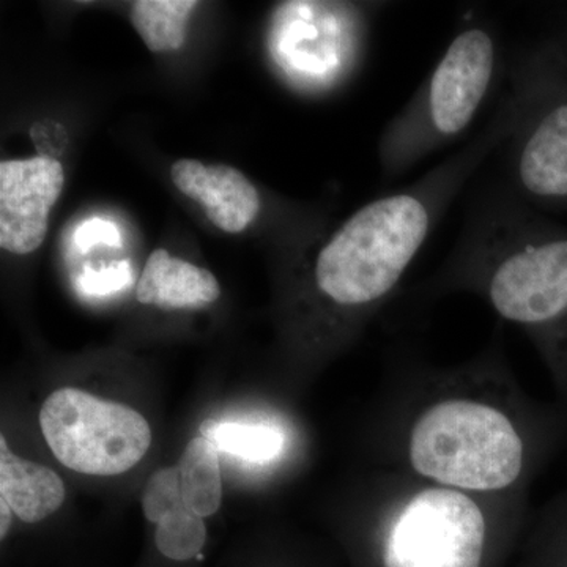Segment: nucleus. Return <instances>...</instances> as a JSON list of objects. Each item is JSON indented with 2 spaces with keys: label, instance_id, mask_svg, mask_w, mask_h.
Instances as JSON below:
<instances>
[{
  "label": "nucleus",
  "instance_id": "nucleus-1",
  "mask_svg": "<svg viewBox=\"0 0 567 567\" xmlns=\"http://www.w3.org/2000/svg\"><path fill=\"white\" fill-rule=\"evenodd\" d=\"M429 289L475 293L499 319L536 333L567 316V233L548 226L499 182L468 208Z\"/></svg>",
  "mask_w": 567,
  "mask_h": 567
},
{
  "label": "nucleus",
  "instance_id": "nucleus-2",
  "mask_svg": "<svg viewBox=\"0 0 567 567\" xmlns=\"http://www.w3.org/2000/svg\"><path fill=\"white\" fill-rule=\"evenodd\" d=\"M487 354L435 377L410 416L404 434L409 468L427 483L473 495L516 486L527 465V442L516 409L495 390L480 386Z\"/></svg>",
  "mask_w": 567,
  "mask_h": 567
},
{
  "label": "nucleus",
  "instance_id": "nucleus-3",
  "mask_svg": "<svg viewBox=\"0 0 567 567\" xmlns=\"http://www.w3.org/2000/svg\"><path fill=\"white\" fill-rule=\"evenodd\" d=\"M502 65L494 25L476 18L464 22L427 80L383 130L379 162L386 181L457 141L487 102Z\"/></svg>",
  "mask_w": 567,
  "mask_h": 567
},
{
  "label": "nucleus",
  "instance_id": "nucleus-4",
  "mask_svg": "<svg viewBox=\"0 0 567 567\" xmlns=\"http://www.w3.org/2000/svg\"><path fill=\"white\" fill-rule=\"evenodd\" d=\"M514 126L506 142L507 185L529 205L567 204V63L546 44L507 69Z\"/></svg>",
  "mask_w": 567,
  "mask_h": 567
},
{
  "label": "nucleus",
  "instance_id": "nucleus-5",
  "mask_svg": "<svg viewBox=\"0 0 567 567\" xmlns=\"http://www.w3.org/2000/svg\"><path fill=\"white\" fill-rule=\"evenodd\" d=\"M477 496L425 481L395 498L382 522L383 567H481L487 514Z\"/></svg>",
  "mask_w": 567,
  "mask_h": 567
},
{
  "label": "nucleus",
  "instance_id": "nucleus-6",
  "mask_svg": "<svg viewBox=\"0 0 567 567\" xmlns=\"http://www.w3.org/2000/svg\"><path fill=\"white\" fill-rule=\"evenodd\" d=\"M40 427L55 458L82 475H122L152 445L151 424L137 410L78 388L48 395Z\"/></svg>",
  "mask_w": 567,
  "mask_h": 567
},
{
  "label": "nucleus",
  "instance_id": "nucleus-7",
  "mask_svg": "<svg viewBox=\"0 0 567 567\" xmlns=\"http://www.w3.org/2000/svg\"><path fill=\"white\" fill-rule=\"evenodd\" d=\"M379 6L286 2L270 31V51L293 87L324 92L346 80L361 58Z\"/></svg>",
  "mask_w": 567,
  "mask_h": 567
},
{
  "label": "nucleus",
  "instance_id": "nucleus-8",
  "mask_svg": "<svg viewBox=\"0 0 567 567\" xmlns=\"http://www.w3.org/2000/svg\"><path fill=\"white\" fill-rule=\"evenodd\" d=\"M65 185L62 164L51 156L0 163V246L25 256L40 248L51 208Z\"/></svg>",
  "mask_w": 567,
  "mask_h": 567
},
{
  "label": "nucleus",
  "instance_id": "nucleus-9",
  "mask_svg": "<svg viewBox=\"0 0 567 567\" xmlns=\"http://www.w3.org/2000/svg\"><path fill=\"white\" fill-rule=\"evenodd\" d=\"M144 517L155 525L153 547L167 565L203 563L208 529L205 518L194 514L181 494L177 466H166L148 477L142 491Z\"/></svg>",
  "mask_w": 567,
  "mask_h": 567
},
{
  "label": "nucleus",
  "instance_id": "nucleus-10",
  "mask_svg": "<svg viewBox=\"0 0 567 567\" xmlns=\"http://www.w3.org/2000/svg\"><path fill=\"white\" fill-rule=\"evenodd\" d=\"M171 177L175 188L196 200L224 233H244L262 208L256 186L226 164L205 166L196 159L182 158L171 167Z\"/></svg>",
  "mask_w": 567,
  "mask_h": 567
},
{
  "label": "nucleus",
  "instance_id": "nucleus-11",
  "mask_svg": "<svg viewBox=\"0 0 567 567\" xmlns=\"http://www.w3.org/2000/svg\"><path fill=\"white\" fill-rule=\"evenodd\" d=\"M219 297L221 287L212 271L178 259L163 248L148 256L136 287L140 303L163 311H196L215 303Z\"/></svg>",
  "mask_w": 567,
  "mask_h": 567
},
{
  "label": "nucleus",
  "instance_id": "nucleus-12",
  "mask_svg": "<svg viewBox=\"0 0 567 567\" xmlns=\"http://www.w3.org/2000/svg\"><path fill=\"white\" fill-rule=\"evenodd\" d=\"M65 498V484L54 470L17 456L0 436V499L14 516L24 524H39L58 513Z\"/></svg>",
  "mask_w": 567,
  "mask_h": 567
},
{
  "label": "nucleus",
  "instance_id": "nucleus-13",
  "mask_svg": "<svg viewBox=\"0 0 567 567\" xmlns=\"http://www.w3.org/2000/svg\"><path fill=\"white\" fill-rule=\"evenodd\" d=\"M178 484L186 506L203 518L215 516L223 503L218 447L205 436L189 440L178 461Z\"/></svg>",
  "mask_w": 567,
  "mask_h": 567
},
{
  "label": "nucleus",
  "instance_id": "nucleus-14",
  "mask_svg": "<svg viewBox=\"0 0 567 567\" xmlns=\"http://www.w3.org/2000/svg\"><path fill=\"white\" fill-rule=\"evenodd\" d=\"M200 435L210 440L219 453L260 465L274 464L286 456L290 442L287 429L276 423L205 421Z\"/></svg>",
  "mask_w": 567,
  "mask_h": 567
},
{
  "label": "nucleus",
  "instance_id": "nucleus-15",
  "mask_svg": "<svg viewBox=\"0 0 567 567\" xmlns=\"http://www.w3.org/2000/svg\"><path fill=\"white\" fill-rule=\"evenodd\" d=\"M199 2L194 0H136L132 6V24L152 52L181 50L186 25Z\"/></svg>",
  "mask_w": 567,
  "mask_h": 567
},
{
  "label": "nucleus",
  "instance_id": "nucleus-16",
  "mask_svg": "<svg viewBox=\"0 0 567 567\" xmlns=\"http://www.w3.org/2000/svg\"><path fill=\"white\" fill-rule=\"evenodd\" d=\"M132 279V267L128 262H121L111 265L110 268H104V270H85L81 275L80 281H78V287L84 295L106 297V295L118 292V290L128 287Z\"/></svg>",
  "mask_w": 567,
  "mask_h": 567
},
{
  "label": "nucleus",
  "instance_id": "nucleus-17",
  "mask_svg": "<svg viewBox=\"0 0 567 567\" xmlns=\"http://www.w3.org/2000/svg\"><path fill=\"white\" fill-rule=\"evenodd\" d=\"M74 244L81 251H89L93 246L99 245L118 248V245H122V238L115 224L95 218L89 219L78 227L76 234H74Z\"/></svg>",
  "mask_w": 567,
  "mask_h": 567
},
{
  "label": "nucleus",
  "instance_id": "nucleus-18",
  "mask_svg": "<svg viewBox=\"0 0 567 567\" xmlns=\"http://www.w3.org/2000/svg\"><path fill=\"white\" fill-rule=\"evenodd\" d=\"M535 338L540 347L547 350L551 358H561L567 361V316L551 327L536 331Z\"/></svg>",
  "mask_w": 567,
  "mask_h": 567
},
{
  "label": "nucleus",
  "instance_id": "nucleus-19",
  "mask_svg": "<svg viewBox=\"0 0 567 567\" xmlns=\"http://www.w3.org/2000/svg\"><path fill=\"white\" fill-rule=\"evenodd\" d=\"M13 511L7 505V502L0 499V539L6 540L10 535L11 525H13Z\"/></svg>",
  "mask_w": 567,
  "mask_h": 567
}]
</instances>
